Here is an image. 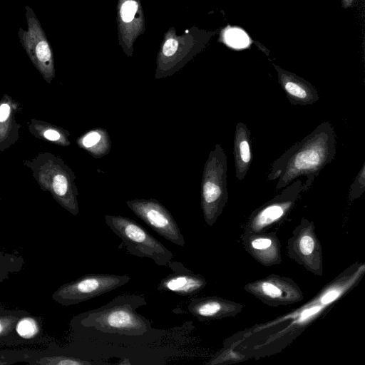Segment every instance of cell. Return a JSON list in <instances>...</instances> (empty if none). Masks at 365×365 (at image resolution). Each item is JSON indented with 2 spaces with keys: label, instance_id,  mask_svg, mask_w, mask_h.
<instances>
[{
  "label": "cell",
  "instance_id": "6da1fadb",
  "mask_svg": "<svg viewBox=\"0 0 365 365\" xmlns=\"http://www.w3.org/2000/svg\"><path fill=\"white\" fill-rule=\"evenodd\" d=\"M146 304L143 296L126 294L75 315L69 323V345L83 358L91 352L103 356L124 354L155 342L164 331L137 312Z\"/></svg>",
  "mask_w": 365,
  "mask_h": 365
},
{
  "label": "cell",
  "instance_id": "7a4b0ae2",
  "mask_svg": "<svg viewBox=\"0 0 365 365\" xmlns=\"http://www.w3.org/2000/svg\"><path fill=\"white\" fill-rule=\"evenodd\" d=\"M336 153L334 127L328 121L322 122L272 163L267 180H277L275 191L278 192L296 179L304 176L303 187L306 192L322 169L331 163Z\"/></svg>",
  "mask_w": 365,
  "mask_h": 365
},
{
  "label": "cell",
  "instance_id": "3957f363",
  "mask_svg": "<svg viewBox=\"0 0 365 365\" xmlns=\"http://www.w3.org/2000/svg\"><path fill=\"white\" fill-rule=\"evenodd\" d=\"M40 187L73 215L79 213L76 175L61 158L48 153H40L27 163Z\"/></svg>",
  "mask_w": 365,
  "mask_h": 365
},
{
  "label": "cell",
  "instance_id": "277c9868",
  "mask_svg": "<svg viewBox=\"0 0 365 365\" xmlns=\"http://www.w3.org/2000/svg\"><path fill=\"white\" fill-rule=\"evenodd\" d=\"M227 158L219 143L209 153L201 181V208L207 225L212 226L228 200Z\"/></svg>",
  "mask_w": 365,
  "mask_h": 365
},
{
  "label": "cell",
  "instance_id": "5b68a950",
  "mask_svg": "<svg viewBox=\"0 0 365 365\" xmlns=\"http://www.w3.org/2000/svg\"><path fill=\"white\" fill-rule=\"evenodd\" d=\"M105 222L132 255L148 257L159 266H168L173 254L137 222L121 215H106Z\"/></svg>",
  "mask_w": 365,
  "mask_h": 365
},
{
  "label": "cell",
  "instance_id": "8992f818",
  "mask_svg": "<svg viewBox=\"0 0 365 365\" xmlns=\"http://www.w3.org/2000/svg\"><path fill=\"white\" fill-rule=\"evenodd\" d=\"M128 274H88L59 287L51 295L52 299L62 306L77 304L127 284Z\"/></svg>",
  "mask_w": 365,
  "mask_h": 365
},
{
  "label": "cell",
  "instance_id": "52a82bcc",
  "mask_svg": "<svg viewBox=\"0 0 365 365\" xmlns=\"http://www.w3.org/2000/svg\"><path fill=\"white\" fill-rule=\"evenodd\" d=\"M304 181L297 178L272 197L255 209L249 216L245 225V232L267 231L279 224L289 215L304 191Z\"/></svg>",
  "mask_w": 365,
  "mask_h": 365
},
{
  "label": "cell",
  "instance_id": "ba28073f",
  "mask_svg": "<svg viewBox=\"0 0 365 365\" xmlns=\"http://www.w3.org/2000/svg\"><path fill=\"white\" fill-rule=\"evenodd\" d=\"M27 29L19 28L18 37L33 65L51 83L55 77L54 59L51 46L33 9L25 6Z\"/></svg>",
  "mask_w": 365,
  "mask_h": 365
},
{
  "label": "cell",
  "instance_id": "9c48e42d",
  "mask_svg": "<svg viewBox=\"0 0 365 365\" xmlns=\"http://www.w3.org/2000/svg\"><path fill=\"white\" fill-rule=\"evenodd\" d=\"M287 245V255L308 272L323 275L322 247L313 221L302 217Z\"/></svg>",
  "mask_w": 365,
  "mask_h": 365
},
{
  "label": "cell",
  "instance_id": "30bf717a",
  "mask_svg": "<svg viewBox=\"0 0 365 365\" xmlns=\"http://www.w3.org/2000/svg\"><path fill=\"white\" fill-rule=\"evenodd\" d=\"M244 289L270 307L293 304L304 299L302 290L293 279L275 274L247 283Z\"/></svg>",
  "mask_w": 365,
  "mask_h": 365
},
{
  "label": "cell",
  "instance_id": "8fae6325",
  "mask_svg": "<svg viewBox=\"0 0 365 365\" xmlns=\"http://www.w3.org/2000/svg\"><path fill=\"white\" fill-rule=\"evenodd\" d=\"M132 212L159 235L178 246H184V237L170 212L155 199H135L126 202Z\"/></svg>",
  "mask_w": 365,
  "mask_h": 365
},
{
  "label": "cell",
  "instance_id": "7c38bea8",
  "mask_svg": "<svg viewBox=\"0 0 365 365\" xmlns=\"http://www.w3.org/2000/svg\"><path fill=\"white\" fill-rule=\"evenodd\" d=\"M241 240L246 252L261 264L270 267L281 263V244L275 232H244Z\"/></svg>",
  "mask_w": 365,
  "mask_h": 365
},
{
  "label": "cell",
  "instance_id": "4fadbf2b",
  "mask_svg": "<svg viewBox=\"0 0 365 365\" xmlns=\"http://www.w3.org/2000/svg\"><path fill=\"white\" fill-rule=\"evenodd\" d=\"M168 266L172 273L161 279L158 286L159 291L171 292L180 296H192L207 285L203 276L190 270L180 262L171 260Z\"/></svg>",
  "mask_w": 365,
  "mask_h": 365
},
{
  "label": "cell",
  "instance_id": "5bb4252c",
  "mask_svg": "<svg viewBox=\"0 0 365 365\" xmlns=\"http://www.w3.org/2000/svg\"><path fill=\"white\" fill-rule=\"evenodd\" d=\"M21 362L31 365H90L93 362L81 357L68 344L61 347L51 343L44 349H19Z\"/></svg>",
  "mask_w": 365,
  "mask_h": 365
},
{
  "label": "cell",
  "instance_id": "9a60e30c",
  "mask_svg": "<svg viewBox=\"0 0 365 365\" xmlns=\"http://www.w3.org/2000/svg\"><path fill=\"white\" fill-rule=\"evenodd\" d=\"M243 306L217 296L194 298L187 305L188 312L200 321L218 320L240 314Z\"/></svg>",
  "mask_w": 365,
  "mask_h": 365
},
{
  "label": "cell",
  "instance_id": "2e32d148",
  "mask_svg": "<svg viewBox=\"0 0 365 365\" xmlns=\"http://www.w3.org/2000/svg\"><path fill=\"white\" fill-rule=\"evenodd\" d=\"M279 85L292 106H309L319 99L316 88L307 81L275 66Z\"/></svg>",
  "mask_w": 365,
  "mask_h": 365
},
{
  "label": "cell",
  "instance_id": "e0dca14e",
  "mask_svg": "<svg viewBox=\"0 0 365 365\" xmlns=\"http://www.w3.org/2000/svg\"><path fill=\"white\" fill-rule=\"evenodd\" d=\"M47 341L43 318L25 311L16 322L9 346L41 344Z\"/></svg>",
  "mask_w": 365,
  "mask_h": 365
},
{
  "label": "cell",
  "instance_id": "ac0fdd59",
  "mask_svg": "<svg viewBox=\"0 0 365 365\" xmlns=\"http://www.w3.org/2000/svg\"><path fill=\"white\" fill-rule=\"evenodd\" d=\"M233 145L235 176L237 180H242L252 162L251 133L242 122L236 124Z\"/></svg>",
  "mask_w": 365,
  "mask_h": 365
},
{
  "label": "cell",
  "instance_id": "d6986e66",
  "mask_svg": "<svg viewBox=\"0 0 365 365\" xmlns=\"http://www.w3.org/2000/svg\"><path fill=\"white\" fill-rule=\"evenodd\" d=\"M18 107V103L11 97L4 95L0 102V152L18 138L19 128L15 116Z\"/></svg>",
  "mask_w": 365,
  "mask_h": 365
},
{
  "label": "cell",
  "instance_id": "ffe728a7",
  "mask_svg": "<svg viewBox=\"0 0 365 365\" xmlns=\"http://www.w3.org/2000/svg\"><path fill=\"white\" fill-rule=\"evenodd\" d=\"M78 146L87 151L95 158H101L108 154L111 149V141L108 131L102 128L91 129L76 140Z\"/></svg>",
  "mask_w": 365,
  "mask_h": 365
},
{
  "label": "cell",
  "instance_id": "44dd1931",
  "mask_svg": "<svg viewBox=\"0 0 365 365\" xmlns=\"http://www.w3.org/2000/svg\"><path fill=\"white\" fill-rule=\"evenodd\" d=\"M29 130L34 135L52 142L61 146H68L69 132L62 128L55 126L48 123L32 120L29 125Z\"/></svg>",
  "mask_w": 365,
  "mask_h": 365
},
{
  "label": "cell",
  "instance_id": "7402d4cb",
  "mask_svg": "<svg viewBox=\"0 0 365 365\" xmlns=\"http://www.w3.org/2000/svg\"><path fill=\"white\" fill-rule=\"evenodd\" d=\"M24 309H11L0 306V347L9 346L16 322Z\"/></svg>",
  "mask_w": 365,
  "mask_h": 365
},
{
  "label": "cell",
  "instance_id": "603a6c76",
  "mask_svg": "<svg viewBox=\"0 0 365 365\" xmlns=\"http://www.w3.org/2000/svg\"><path fill=\"white\" fill-rule=\"evenodd\" d=\"M25 264L23 256L0 250V283L8 279L10 275L19 272Z\"/></svg>",
  "mask_w": 365,
  "mask_h": 365
},
{
  "label": "cell",
  "instance_id": "cb8c5ba5",
  "mask_svg": "<svg viewBox=\"0 0 365 365\" xmlns=\"http://www.w3.org/2000/svg\"><path fill=\"white\" fill-rule=\"evenodd\" d=\"M225 39L228 45L234 48H244L250 43L247 35L241 29L232 28L225 33Z\"/></svg>",
  "mask_w": 365,
  "mask_h": 365
},
{
  "label": "cell",
  "instance_id": "d4e9b609",
  "mask_svg": "<svg viewBox=\"0 0 365 365\" xmlns=\"http://www.w3.org/2000/svg\"><path fill=\"white\" fill-rule=\"evenodd\" d=\"M365 190V162L355 177L351 185L348 194L349 201L351 202L359 197Z\"/></svg>",
  "mask_w": 365,
  "mask_h": 365
},
{
  "label": "cell",
  "instance_id": "484cf974",
  "mask_svg": "<svg viewBox=\"0 0 365 365\" xmlns=\"http://www.w3.org/2000/svg\"><path fill=\"white\" fill-rule=\"evenodd\" d=\"M21 362V354L19 349H1L0 365H11Z\"/></svg>",
  "mask_w": 365,
  "mask_h": 365
},
{
  "label": "cell",
  "instance_id": "4316f807",
  "mask_svg": "<svg viewBox=\"0 0 365 365\" xmlns=\"http://www.w3.org/2000/svg\"><path fill=\"white\" fill-rule=\"evenodd\" d=\"M138 9V4L135 1H125L120 9L121 17L123 21H131Z\"/></svg>",
  "mask_w": 365,
  "mask_h": 365
},
{
  "label": "cell",
  "instance_id": "83f0119b",
  "mask_svg": "<svg viewBox=\"0 0 365 365\" xmlns=\"http://www.w3.org/2000/svg\"><path fill=\"white\" fill-rule=\"evenodd\" d=\"M178 47V41L174 38H169L164 43L163 53L165 57H171L176 53Z\"/></svg>",
  "mask_w": 365,
  "mask_h": 365
}]
</instances>
